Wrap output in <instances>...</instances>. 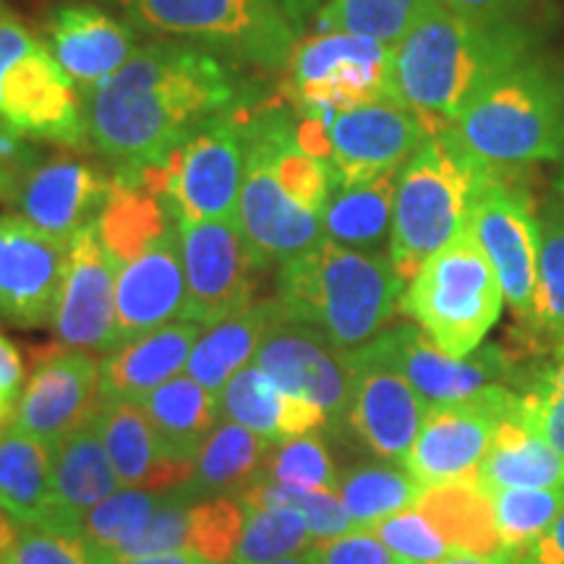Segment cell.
<instances>
[{
	"label": "cell",
	"instance_id": "obj_14",
	"mask_svg": "<svg viewBox=\"0 0 564 564\" xmlns=\"http://www.w3.org/2000/svg\"><path fill=\"white\" fill-rule=\"evenodd\" d=\"M0 123L30 141L82 147L89 141L84 95L45 42L30 47L0 79Z\"/></svg>",
	"mask_w": 564,
	"mask_h": 564
},
{
	"label": "cell",
	"instance_id": "obj_34",
	"mask_svg": "<svg viewBox=\"0 0 564 564\" xmlns=\"http://www.w3.org/2000/svg\"><path fill=\"white\" fill-rule=\"evenodd\" d=\"M272 442L249 432L246 426L220 419L212 434L204 440L194 460V476L183 489L194 499L236 497L246 486L259 481L270 455Z\"/></svg>",
	"mask_w": 564,
	"mask_h": 564
},
{
	"label": "cell",
	"instance_id": "obj_7",
	"mask_svg": "<svg viewBox=\"0 0 564 564\" xmlns=\"http://www.w3.org/2000/svg\"><path fill=\"white\" fill-rule=\"evenodd\" d=\"M139 30L267 70L285 68L299 30L274 0H116Z\"/></svg>",
	"mask_w": 564,
	"mask_h": 564
},
{
	"label": "cell",
	"instance_id": "obj_4",
	"mask_svg": "<svg viewBox=\"0 0 564 564\" xmlns=\"http://www.w3.org/2000/svg\"><path fill=\"white\" fill-rule=\"evenodd\" d=\"M494 171L449 133H434L398 175L390 259L405 282L429 257L470 223V212Z\"/></svg>",
	"mask_w": 564,
	"mask_h": 564
},
{
	"label": "cell",
	"instance_id": "obj_28",
	"mask_svg": "<svg viewBox=\"0 0 564 564\" xmlns=\"http://www.w3.org/2000/svg\"><path fill=\"white\" fill-rule=\"evenodd\" d=\"M285 306L274 299L253 301L251 306L241 308L228 319L204 327L199 340H196L192 358H188L186 373L220 398L225 384L230 382L232 373L241 371L243 366L253 364L257 352L267 343L280 324H285Z\"/></svg>",
	"mask_w": 564,
	"mask_h": 564
},
{
	"label": "cell",
	"instance_id": "obj_39",
	"mask_svg": "<svg viewBox=\"0 0 564 564\" xmlns=\"http://www.w3.org/2000/svg\"><path fill=\"white\" fill-rule=\"evenodd\" d=\"M162 494L144 491V489H126L121 486L112 491L108 499L91 507L84 514L79 528V541L87 549L89 560H100V556L116 554L131 539L144 531L147 523L152 520L158 510Z\"/></svg>",
	"mask_w": 564,
	"mask_h": 564
},
{
	"label": "cell",
	"instance_id": "obj_32",
	"mask_svg": "<svg viewBox=\"0 0 564 564\" xmlns=\"http://www.w3.org/2000/svg\"><path fill=\"white\" fill-rule=\"evenodd\" d=\"M162 453L175 463H194L202 444L223 419L220 398L204 390L188 373L158 387L141 403Z\"/></svg>",
	"mask_w": 564,
	"mask_h": 564
},
{
	"label": "cell",
	"instance_id": "obj_40",
	"mask_svg": "<svg viewBox=\"0 0 564 564\" xmlns=\"http://www.w3.org/2000/svg\"><path fill=\"white\" fill-rule=\"evenodd\" d=\"M489 497L505 552L520 562L564 510V489H499Z\"/></svg>",
	"mask_w": 564,
	"mask_h": 564
},
{
	"label": "cell",
	"instance_id": "obj_8",
	"mask_svg": "<svg viewBox=\"0 0 564 564\" xmlns=\"http://www.w3.org/2000/svg\"><path fill=\"white\" fill-rule=\"evenodd\" d=\"M434 133L440 129L394 100L324 116H301L295 123L299 144L327 162L335 183L400 171Z\"/></svg>",
	"mask_w": 564,
	"mask_h": 564
},
{
	"label": "cell",
	"instance_id": "obj_35",
	"mask_svg": "<svg viewBox=\"0 0 564 564\" xmlns=\"http://www.w3.org/2000/svg\"><path fill=\"white\" fill-rule=\"evenodd\" d=\"M415 507L432 520L453 554H505L494 523L491 497L478 484L434 486L421 494Z\"/></svg>",
	"mask_w": 564,
	"mask_h": 564
},
{
	"label": "cell",
	"instance_id": "obj_55",
	"mask_svg": "<svg viewBox=\"0 0 564 564\" xmlns=\"http://www.w3.org/2000/svg\"><path fill=\"white\" fill-rule=\"evenodd\" d=\"M102 564H207L202 554L192 552V549H181V552H165V554H150V556H133V560H116Z\"/></svg>",
	"mask_w": 564,
	"mask_h": 564
},
{
	"label": "cell",
	"instance_id": "obj_17",
	"mask_svg": "<svg viewBox=\"0 0 564 564\" xmlns=\"http://www.w3.org/2000/svg\"><path fill=\"white\" fill-rule=\"evenodd\" d=\"M68 246L21 215H0V319L19 329L53 324L68 272Z\"/></svg>",
	"mask_w": 564,
	"mask_h": 564
},
{
	"label": "cell",
	"instance_id": "obj_13",
	"mask_svg": "<svg viewBox=\"0 0 564 564\" xmlns=\"http://www.w3.org/2000/svg\"><path fill=\"white\" fill-rule=\"evenodd\" d=\"M470 228L502 285L505 303L520 322H531L539 274V209L510 171H494L470 212Z\"/></svg>",
	"mask_w": 564,
	"mask_h": 564
},
{
	"label": "cell",
	"instance_id": "obj_61",
	"mask_svg": "<svg viewBox=\"0 0 564 564\" xmlns=\"http://www.w3.org/2000/svg\"><path fill=\"white\" fill-rule=\"evenodd\" d=\"M9 426H11V421H9V419H3V415H0V434H3L6 429H9Z\"/></svg>",
	"mask_w": 564,
	"mask_h": 564
},
{
	"label": "cell",
	"instance_id": "obj_3",
	"mask_svg": "<svg viewBox=\"0 0 564 564\" xmlns=\"http://www.w3.org/2000/svg\"><path fill=\"white\" fill-rule=\"evenodd\" d=\"M405 280L390 253L356 251L324 241L280 264L278 299L293 322L319 329L343 350L379 337L400 308Z\"/></svg>",
	"mask_w": 564,
	"mask_h": 564
},
{
	"label": "cell",
	"instance_id": "obj_16",
	"mask_svg": "<svg viewBox=\"0 0 564 564\" xmlns=\"http://www.w3.org/2000/svg\"><path fill=\"white\" fill-rule=\"evenodd\" d=\"M352 392L345 426L384 463L403 465L429 403L408 379L369 345L350 350Z\"/></svg>",
	"mask_w": 564,
	"mask_h": 564
},
{
	"label": "cell",
	"instance_id": "obj_22",
	"mask_svg": "<svg viewBox=\"0 0 564 564\" xmlns=\"http://www.w3.org/2000/svg\"><path fill=\"white\" fill-rule=\"evenodd\" d=\"M116 267V306L121 345L181 322L186 308L181 225H173Z\"/></svg>",
	"mask_w": 564,
	"mask_h": 564
},
{
	"label": "cell",
	"instance_id": "obj_19",
	"mask_svg": "<svg viewBox=\"0 0 564 564\" xmlns=\"http://www.w3.org/2000/svg\"><path fill=\"white\" fill-rule=\"evenodd\" d=\"M253 364L282 392L319 408L327 426L345 423L352 392L350 350L337 348L319 329L288 319L267 337Z\"/></svg>",
	"mask_w": 564,
	"mask_h": 564
},
{
	"label": "cell",
	"instance_id": "obj_50",
	"mask_svg": "<svg viewBox=\"0 0 564 564\" xmlns=\"http://www.w3.org/2000/svg\"><path fill=\"white\" fill-rule=\"evenodd\" d=\"M32 167H37V150L30 139L0 123V204H13Z\"/></svg>",
	"mask_w": 564,
	"mask_h": 564
},
{
	"label": "cell",
	"instance_id": "obj_21",
	"mask_svg": "<svg viewBox=\"0 0 564 564\" xmlns=\"http://www.w3.org/2000/svg\"><path fill=\"white\" fill-rule=\"evenodd\" d=\"M53 329L66 348L110 352L121 345L116 267L105 251L97 223L84 228L68 246V272Z\"/></svg>",
	"mask_w": 564,
	"mask_h": 564
},
{
	"label": "cell",
	"instance_id": "obj_15",
	"mask_svg": "<svg viewBox=\"0 0 564 564\" xmlns=\"http://www.w3.org/2000/svg\"><path fill=\"white\" fill-rule=\"evenodd\" d=\"M411 382L429 408L468 400L486 387L512 379V356L499 345H481L465 358L444 352L419 324H400L366 343Z\"/></svg>",
	"mask_w": 564,
	"mask_h": 564
},
{
	"label": "cell",
	"instance_id": "obj_6",
	"mask_svg": "<svg viewBox=\"0 0 564 564\" xmlns=\"http://www.w3.org/2000/svg\"><path fill=\"white\" fill-rule=\"evenodd\" d=\"M502 308V285L470 223L421 264L400 299V312L455 358L481 348Z\"/></svg>",
	"mask_w": 564,
	"mask_h": 564
},
{
	"label": "cell",
	"instance_id": "obj_41",
	"mask_svg": "<svg viewBox=\"0 0 564 564\" xmlns=\"http://www.w3.org/2000/svg\"><path fill=\"white\" fill-rule=\"evenodd\" d=\"M246 520L238 541V564H270L285 556L306 554L316 544L306 520L288 507L243 505Z\"/></svg>",
	"mask_w": 564,
	"mask_h": 564
},
{
	"label": "cell",
	"instance_id": "obj_38",
	"mask_svg": "<svg viewBox=\"0 0 564 564\" xmlns=\"http://www.w3.org/2000/svg\"><path fill=\"white\" fill-rule=\"evenodd\" d=\"M436 0H327L316 19L322 32H348L394 47Z\"/></svg>",
	"mask_w": 564,
	"mask_h": 564
},
{
	"label": "cell",
	"instance_id": "obj_30",
	"mask_svg": "<svg viewBox=\"0 0 564 564\" xmlns=\"http://www.w3.org/2000/svg\"><path fill=\"white\" fill-rule=\"evenodd\" d=\"M476 484L489 494L499 489H564V457L525 419L523 394L520 405L499 423Z\"/></svg>",
	"mask_w": 564,
	"mask_h": 564
},
{
	"label": "cell",
	"instance_id": "obj_49",
	"mask_svg": "<svg viewBox=\"0 0 564 564\" xmlns=\"http://www.w3.org/2000/svg\"><path fill=\"white\" fill-rule=\"evenodd\" d=\"M312 560L314 564H408L392 549H387L369 528H356L337 539L316 541Z\"/></svg>",
	"mask_w": 564,
	"mask_h": 564
},
{
	"label": "cell",
	"instance_id": "obj_62",
	"mask_svg": "<svg viewBox=\"0 0 564 564\" xmlns=\"http://www.w3.org/2000/svg\"><path fill=\"white\" fill-rule=\"evenodd\" d=\"M207 564H238V562L230 560V562H207Z\"/></svg>",
	"mask_w": 564,
	"mask_h": 564
},
{
	"label": "cell",
	"instance_id": "obj_42",
	"mask_svg": "<svg viewBox=\"0 0 564 564\" xmlns=\"http://www.w3.org/2000/svg\"><path fill=\"white\" fill-rule=\"evenodd\" d=\"M241 505L251 507H288L306 520L308 531L316 541L337 539V535L356 531L348 510H345L340 494L337 491H316L303 489V486L274 484V481H253L243 491L236 494Z\"/></svg>",
	"mask_w": 564,
	"mask_h": 564
},
{
	"label": "cell",
	"instance_id": "obj_48",
	"mask_svg": "<svg viewBox=\"0 0 564 564\" xmlns=\"http://www.w3.org/2000/svg\"><path fill=\"white\" fill-rule=\"evenodd\" d=\"M9 564H91L79 539L37 525H19Z\"/></svg>",
	"mask_w": 564,
	"mask_h": 564
},
{
	"label": "cell",
	"instance_id": "obj_20",
	"mask_svg": "<svg viewBox=\"0 0 564 564\" xmlns=\"http://www.w3.org/2000/svg\"><path fill=\"white\" fill-rule=\"evenodd\" d=\"M100 408V361L87 350L61 348L37 356L26 379L13 426L24 429L47 447L84 426Z\"/></svg>",
	"mask_w": 564,
	"mask_h": 564
},
{
	"label": "cell",
	"instance_id": "obj_33",
	"mask_svg": "<svg viewBox=\"0 0 564 564\" xmlns=\"http://www.w3.org/2000/svg\"><path fill=\"white\" fill-rule=\"evenodd\" d=\"M0 507L19 525L51 528L55 518L51 447L13 423L0 434Z\"/></svg>",
	"mask_w": 564,
	"mask_h": 564
},
{
	"label": "cell",
	"instance_id": "obj_58",
	"mask_svg": "<svg viewBox=\"0 0 564 564\" xmlns=\"http://www.w3.org/2000/svg\"><path fill=\"white\" fill-rule=\"evenodd\" d=\"M436 564H523V562H520V556L505 552V554H497V556L455 554V556H447V560H442V562H436Z\"/></svg>",
	"mask_w": 564,
	"mask_h": 564
},
{
	"label": "cell",
	"instance_id": "obj_43",
	"mask_svg": "<svg viewBox=\"0 0 564 564\" xmlns=\"http://www.w3.org/2000/svg\"><path fill=\"white\" fill-rule=\"evenodd\" d=\"M259 481L291 484L316 491H337L340 474H337L333 455H329L319 432H312L272 444Z\"/></svg>",
	"mask_w": 564,
	"mask_h": 564
},
{
	"label": "cell",
	"instance_id": "obj_53",
	"mask_svg": "<svg viewBox=\"0 0 564 564\" xmlns=\"http://www.w3.org/2000/svg\"><path fill=\"white\" fill-rule=\"evenodd\" d=\"M436 3L478 24H499V21H512L510 17L523 6V0H436Z\"/></svg>",
	"mask_w": 564,
	"mask_h": 564
},
{
	"label": "cell",
	"instance_id": "obj_29",
	"mask_svg": "<svg viewBox=\"0 0 564 564\" xmlns=\"http://www.w3.org/2000/svg\"><path fill=\"white\" fill-rule=\"evenodd\" d=\"M220 413L225 421L246 426L272 444L327 429L319 408L282 392L257 364L232 373L220 394Z\"/></svg>",
	"mask_w": 564,
	"mask_h": 564
},
{
	"label": "cell",
	"instance_id": "obj_26",
	"mask_svg": "<svg viewBox=\"0 0 564 564\" xmlns=\"http://www.w3.org/2000/svg\"><path fill=\"white\" fill-rule=\"evenodd\" d=\"M55 518L47 531L79 539L84 514L121 489L95 415L51 447Z\"/></svg>",
	"mask_w": 564,
	"mask_h": 564
},
{
	"label": "cell",
	"instance_id": "obj_18",
	"mask_svg": "<svg viewBox=\"0 0 564 564\" xmlns=\"http://www.w3.org/2000/svg\"><path fill=\"white\" fill-rule=\"evenodd\" d=\"M236 223L264 267L285 264L324 241L319 212L288 192L262 147L246 139V175Z\"/></svg>",
	"mask_w": 564,
	"mask_h": 564
},
{
	"label": "cell",
	"instance_id": "obj_63",
	"mask_svg": "<svg viewBox=\"0 0 564 564\" xmlns=\"http://www.w3.org/2000/svg\"><path fill=\"white\" fill-rule=\"evenodd\" d=\"M0 564H3V562H0Z\"/></svg>",
	"mask_w": 564,
	"mask_h": 564
},
{
	"label": "cell",
	"instance_id": "obj_47",
	"mask_svg": "<svg viewBox=\"0 0 564 564\" xmlns=\"http://www.w3.org/2000/svg\"><path fill=\"white\" fill-rule=\"evenodd\" d=\"M369 531L377 533L382 544L408 564H436L447 556H455L453 549L444 544L432 520L415 505L379 520Z\"/></svg>",
	"mask_w": 564,
	"mask_h": 564
},
{
	"label": "cell",
	"instance_id": "obj_1",
	"mask_svg": "<svg viewBox=\"0 0 564 564\" xmlns=\"http://www.w3.org/2000/svg\"><path fill=\"white\" fill-rule=\"evenodd\" d=\"M236 102V79L212 51L188 42L139 47L84 97L89 141L121 171L160 165L183 139Z\"/></svg>",
	"mask_w": 564,
	"mask_h": 564
},
{
	"label": "cell",
	"instance_id": "obj_60",
	"mask_svg": "<svg viewBox=\"0 0 564 564\" xmlns=\"http://www.w3.org/2000/svg\"><path fill=\"white\" fill-rule=\"evenodd\" d=\"M554 192H556V202H560L562 207H564V167H562V173L556 175V181H554Z\"/></svg>",
	"mask_w": 564,
	"mask_h": 564
},
{
	"label": "cell",
	"instance_id": "obj_52",
	"mask_svg": "<svg viewBox=\"0 0 564 564\" xmlns=\"http://www.w3.org/2000/svg\"><path fill=\"white\" fill-rule=\"evenodd\" d=\"M37 37H34L30 26L24 24L19 17L6 9L0 3V79H3L6 68L11 66L13 61H19L30 47L37 45Z\"/></svg>",
	"mask_w": 564,
	"mask_h": 564
},
{
	"label": "cell",
	"instance_id": "obj_57",
	"mask_svg": "<svg viewBox=\"0 0 564 564\" xmlns=\"http://www.w3.org/2000/svg\"><path fill=\"white\" fill-rule=\"evenodd\" d=\"M274 3H278L282 11H285V17L291 19V24L301 32L303 21H306L308 13H312L316 6H319V0H274Z\"/></svg>",
	"mask_w": 564,
	"mask_h": 564
},
{
	"label": "cell",
	"instance_id": "obj_54",
	"mask_svg": "<svg viewBox=\"0 0 564 564\" xmlns=\"http://www.w3.org/2000/svg\"><path fill=\"white\" fill-rule=\"evenodd\" d=\"M523 564H564V510L552 528L528 549Z\"/></svg>",
	"mask_w": 564,
	"mask_h": 564
},
{
	"label": "cell",
	"instance_id": "obj_9",
	"mask_svg": "<svg viewBox=\"0 0 564 564\" xmlns=\"http://www.w3.org/2000/svg\"><path fill=\"white\" fill-rule=\"evenodd\" d=\"M144 173L171 202L178 223L236 217L246 175L243 110L209 118Z\"/></svg>",
	"mask_w": 564,
	"mask_h": 564
},
{
	"label": "cell",
	"instance_id": "obj_11",
	"mask_svg": "<svg viewBox=\"0 0 564 564\" xmlns=\"http://www.w3.org/2000/svg\"><path fill=\"white\" fill-rule=\"evenodd\" d=\"M518 405L520 394L507 384L486 387L457 403L432 405L403 468L423 489L476 484L499 423Z\"/></svg>",
	"mask_w": 564,
	"mask_h": 564
},
{
	"label": "cell",
	"instance_id": "obj_5",
	"mask_svg": "<svg viewBox=\"0 0 564 564\" xmlns=\"http://www.w3.org/2000/svg\"><path fill=\"white\" fill-rule=\"evenodd\" d=\"M449 133L491 171L564 160L562 76L541 63H518L449 123Z\"/></svg>",
	"mask_w": 564,
	"mask_h": 564
},
{
	"label": "cell",
	"instance_id": "obj_2",
	"mask_svg": "<svg viewBox=\"0 0 564 564\" xmlns=\"http://www.w3.org/2000/svg\"><path fill=\"white\" fill-rule=\"evenodd\" d=\"M528 47L512 21L478 24L436 3L392 47L390 97L444 131L494 79L528 61Z\"/></svg>",
	"mask_w": 564,
	"mask_h": 564
},
{
	"label": "cell",
	"instance_id": "obj_25",
	"mask_svg": "<svg viewBox=\"0 0 564 564\" xmlns=\"http://www.w3.org/2000/svg\"><path fill=\"white\" fill-rule=\"evenodd\" d=\"M202 329V324L194 322H171L105 352L100 361V403L141 405L158 387L186 373Z\"/></svg>",
	"mask_w": 564,
	"mask_h": 564
},
{
	"label": "cell",
	"instance_id": "obj_10",
	"mask_svg": "<svg viewBox=\"0 0 564 564\" xmlns=\"http://www.w3.org/2000/svg\"><path fill=\"white\" fill-rule=\"evenodd\" d=\"M392 47L348 32H316L293 47L288 100L301 116H324L390 97Z\"/></svg>",
	"mask_w": 564,
	"mask_h": 564
},
{
	"label": "cell",
	"instance_id": "obj_44",
	"mask_svg": "<svg viewBox=\"0 0 564 564\" xmlns=\"http://www.w3.org/2000/svg\"><path fill=\"white\" fill-rule=\"evenodd\" d=\"M196 499L183 486L173 491L162 494L158 510H154L152 520L147 523L137 539H131L123 549L116 554L100 556L91 560V564L116 562V560H133V556H150V554H165V552H181L192 544V505Z\"/></svg>",
	"mask_w": 564,
	"mask_h": 564
},
{
	"label": "cell",
	"instance_id": "obj_24",
	"mask_svg": "<svg viewBox=\"0 0 564 564\" xmlns=\"http://www.w3.org/2000/svg\"><path fill=\"white\" fill-rule=\"evenodd\" d=\"M47 47L84 97L102 87L139 51L137 32L97 6H63L47 21Z\"/></svg>",
	"mask_w": 564,
	"mask_h": 564
},
{
	"label": "cell",
	"instance_id": "obj_46",
	"mask_svg": "<svg viewBox=\"0 0 564 564\" xmlns=\"http://www.w3.org/2000/svg\"><path fill=\"white\" fill-rule=\"evenodd\" d=\"M523 411L535 432L564 457V345L549 350V361L523 392Z\"/></svg>",
	"mask_w": 564,
	"mask_h": 564
},
{
	"label": "cell",
	"instance_id": "obj_56",
	"mask_svg": "<svg viewBox=\"0 0 564 564\" xmlns=\"http://www.w3.org/2000/svg\"><path fill=\"white\" fill-rule=\"evenodd\" d=\"M17 533H19V523L3 510V507H0V562L3 564H9L11 549L17 544Z\"/></svg>",
	"mask_w": 564,
	"mask_h": 564
},
{
	"label": "cell",
	"instance_id": "obj_27",
	"mask_svg": "<svg viewBox=\"0 0 564 564\" xmlns=\"http://www.w3.org/2000/svg\"><path fill=\"white\" fill-rule=\"evenodd\" d=\"M95 423L126 489L165 494L178 489L194 476V463H175L162 453L141 405L100 403Z\"/></svg>",
	"mask_w": 564,
	"mask_h": 564
},
{
	"label": "cell",
	"instance_id": "obj_51",
	"mask_svg": "<svg viewBox=\"0 0 564 564\" xmlns=\"http://www.w3.org/2000/svg\"><path fill=\"white\" fill-rule=\"evenodd\" d=\"M26 373L24 361H21V352L9 337L0 333V415L13 423V411L24 392Z\"/></svg>",
	"mask_w": 564,
	"mask_h": 564
},
{
	"label": "cell",
	"instance_id": "obj_36",
	"mask_svg": "<svg viewBox=\"0 0 564 564\" xmlns=\"http://www.w3.org/2000/svg\"><path fill=\"white\" fill-rule=\"evenodd\" d=\"M525 333L541 348L564 345V207L556 199L539 209V274Z\"/></svg>",
	"mask_w": 564,
	"mask_h": 564
},
{
	"label": "cell",
	"instance_id": "obj_59",
	"mask_svg": "<svg viewBox=\"0 0 564 564\" xmlns=\"http://www.w3.org/2000/svg\"><path fill=\"white\" fill-rule=\"evenodd\" d=\"M270 564H314V560H312V549H308L306 554L285 556V560H278V562H270Z\"/></svg>",
	"mask_w": 564,
	"mask_h": 564
},
{
	"label": "cell",
	"instance_id": "obj_12",
	"mask_svg": "<svg viewBox=\"0 0 564 564\" xmlns=\"http://www.w3.org/2000/svg\"><path fill=\"white\" fill-rule=\"evenodd\" d=\"M178 225L186 270V308L181 319L212 327L251 306L259 274L267 267L253 257L236 217Z\"/></svg>",
	"mask_w": 564,
	"mask_h": 564
},
{
	"label": "cell",
	"instance_id": "obj_31",
	"mask_svg": "<svg viewBox=\"0 0 564 564\" xmlns=\"http://www.w3.org/2000/svg\"><path fill=\"white\" fill-rule=\"evenodd\" d=\"M400 171L366 181L335 183L322 212L324 238L356 251L382 253V246L390 249L394 186Z\"/></svg>",
	"mask_w": 564,
	"mask_h": 564
},
{
	"label": "cell",
	"instance_id": "obj_23",
	"mask_svg": "<svg viewBox=\"0 0 564 564\" xmlns=\"http://www.w3.org/2000/svg\"><path fill=\"white\" fill-rule=\"evenodd\" d=\"M110 192L112 175L102 167L76 158H55L32 167L13 204L45 236L70 243L84 228L100 220Z\"/></svg>",
	"mask_w": 564,
	"mask_h": 564
},
{
	"label": "cell",
	"instance_id": "obj_37",
	"mask_svg": "<svg viewBox=\"0 0 564 564\" xmlns=\"http://www.w3.org/2000/svg\"><path fill=\"white\" fill-rule=\"evenodd\" d=\"M423 491L426 489L403 465L394 463L356 465L337 481V494L356 528H373L379 520L408 510L419 502Z\"/></svg>",
	"mask_w": 564,
	"mask_h": 564
},
{
	"label": "cell",
	"instance_id": "obj_45",
	"mask_svg": "<svg viewBox=\"0 0 564 564\" xmlns=\"http://www.w3.org/2000/svg\"><path fill=\"white\" fill-rule=\"evenodd\" d=\"M246 510L236 497H207L192 505V544L188 549L207 562L236 560Z\"/></svg>",
	"mask_w": 564,
	"mask_h": 564
}]
</instances>
